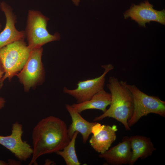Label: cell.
I'll use <instances>...</instances> for the list:
<instances>
[{"mask_svg":"<svg viewBox=\"0 0 165 165\" xmlns=\"http://www.w3.org/2000/svg\"><path fill=\"white\" fill-rule=\"evenodd\" d=\"M68 128L64 121L55 116H50L39 121L32 132L33 153L29 165L36 164L37 160L42 155L63 149L71 139Z\"/></svg>","mask_w":165,"mask_h":165,"instance_id":"obj_1","label":"cell"},{"mask_svg":"<svg viewBox=\"0 0 165 165\" xmlns=\"http://www.w3.org/2000/svg\"><path fill=\"white\" fill-rule=\"evenodd\" d=\"M127 83V81H119L114 76L109 77L106 86L111 94L110 107L103 114L95 117L94 121L111 117L121 122L127 130H130L128 121L133 113L134 102L132 95Z\"/></svg>","mask_w":165,"mask_h":165,"instance_id":"obj_2","label":"cell"},{"mask_svg":"<svg viewBox=\"0 0 165 165\" xmlns=\"http://www.w3.org/2000/svg\"><path fill=\"white\" fill-rule=\"evenodd\" d=\"M31 51L24 39L15 41L0 49V62L4 72L0 82L1 86L5 79L10 80L22 70Z\"/></svg>","mask_w":165,"mask_h":165,"instance_id":"obj_3","label":"cell"},{"mask_svg":"<svg viewBox=\"0 0 165 165\" xmlns=\"http://www.w3.org/2000/svg\"><path fill=\"white\" fill-rule=\"evenodd\" d=\"M49 18L40 12L34 10L28 11L24 31L28 46L31 50L42 47L49 42L59 40L60 34H51L47 29Z\"/></svg>","mask_w":165,"mask_h":165,"instance_id":"obj_4","label":"cell"},{"mask_svg":"<svg viewBox=\"0 0 165 165\" xmlns=\"http://www.w3.org/2000/svg\"><path fill=\"white\" fill-rule=\"evenodd\" d=\"M127 86L133 96L134 110L132 116L128 121L130 127L143 116L150 113L165 117V101L159 97L150 96L139 89L135 85L127 83Z\"/></svg>","mask_w":165,"mask_h":165,"instance_id":"obj_5","label":"cell"},{"mask_svg":"<svg viewBox=\"0 0 165 165\" xmlns=\"http://www.w3.org/2000/svg\"><path fill=\"white\" fill-rule=\"evenodd\" d=\"M43 51L42 47L31 50L26 63L16 75L26 91L43 80L44 72L42 61Z\"/></svg>","mask_w":165,"mask_h":165,"instance_id":"obj_6","label":"cell"},{"mask_svg":"<svg viewBox=\"0 0 165 165\" xmlns=\"http://www.w3.org/2000/svg\"><path fill=\"white\" fill-rule=\"evenodd\" d=\"M104 69L103 74L94 78L79 81L77 84V87L73 90L65 87L63 92L74 98L77 103H80L90 100L96 94L104 89L107 74L114 68V66L108 64L101 66Z\"/></svg>","mask_w":165,"mask_h":165,"instance_id":"obj_7","label":"cell"},{"mask_svg":"<svg viewBox=\"0 0 165 165\" xmlns=\"http://www.w3.org/2000/svg\"><path fill=\"white\" fill-rule=\"evenodd\" d=\"M22 125L16 122L12 127L11 133L7 136L0 135V144L10 151L18 160L25 161L31 157L32 148L22 139Z\"/></svg>","mask_w":165,"mask_h":165,"instance_id":"obj_8","label":"cell"},{"mask_svg":"<svg viewBox=\"0 0 165 165\" xmlns=\"http://www.w3.org/2000/svg\"><path fill=\"white\" fill-rule=\"evenodd\" d=\"M153 6L146 0L138 5L132 4L130 8L125 12V19L130 17L139 24L145 27L147 23L155 21L163 24H165L164 9L158 11L153 8Z\"/></svg>","mask_w":165,"mask_h":165,"instance_id":"obj_9","label":"cell"},{"mask_svg":"<svg viewBox=\"0 0 165 165\" xmlns=\"http://www.w3.org/2000/svg\"><path fill=\"white\" fill-rule=\"evenodd\" d=\"M117 130L115 125L111 126L96 123L91 129L93 135L89 141L91 146L99 153L104 152L115 141Z\"/></svg>","mask_w":165,"mask_h":165,"instance_id":"obj_10","label":"cell"},{"mask_svg":"<svg viewBox=\"0 0 165 165\" xmlns=\"http://www.w3.org/2000/svg\"><path fill=\"white\" fill-rule=\"evenodd\" d=\"M0 8L5 15V27L0 33V49L15 41L25 38L24 31L18 30L15 26L16 16L11 7L4 2L0 4Z\"/></svg>","mask_w":165,"mask_h":165,"instance_id":"obj_11","label":"cell"},{"mask_svg":"<svg viewBox=\"0 0 165 165\" xmlns=\"http://www.w3.org/2000/svg\"><path fill=\"white\" fill-rule=\"evenodd\" d=\"M131 156L130 137L127 136L123 137L121 142L99 155V157L112 165L129 164Z\"/></svg>","mask_w":165,"mask_h":165,"instance_id":"obj_12","label":"cell"},{"mask_svg":"<svg viewBox=\"0 0 165 165\" xmlns=\"http://www.w3.org/2000/svg\"><path fill=\"white\" fill-rule=\"evenodd\" d=\"M65 108L72 119V123L68 128V134L70 139L72 138L74 133L77 131L81 134L82 142L85 143L91 134L92 127L97 122H89L86 120L71 105L66 104Z\"/></svg>","mask_w":165,"mask_h":165,"instance_id":"obj_13","label":"cell"},{"mask_svg":"<svg viewBox=\"0 0 165 165\" xmlns=\"http://www.w3.org/2000/svg\"><path fill=\"white\" fill-rule=\"evenodd\" d=\"M130 140L132 150L130 165H133L139 158L145 159L156 150L149 138L137 135L130 137Z\"/></svg>","mask_w":165,"mask_h":165,"instance_id":"obj_14","label":"cell"},{"mask_svg":"<svg viewBox=\"0 0 165 165\" xmlns=\"http://www.w3.org/2000/svg\"><path fill=\"white\" fill-rule=\"evenodd\" d=\"M111 94L102 90L95 94L90 100L80 103H74L71 106L78 112L81 113L88 109H96L104 112L111 101Z\"/></svg>","mask_w":165,"mask_h":165,"instance_id":"obj_15","label":"cell"},{"mask_svg":"<svg viewBox=\"0 0 165 165\" xmlns=\"http://www.w3.org/2000/svg\"><path fill=\"white\" fill-rule=\"evenodd\" d=\"M79 133L75 131L68 145L62 150L56 152L64 159L67 165L81 164L76 155L75 148V141Z\"/></svg>","mask_w":165,"mask_h":165,"instance_id":"obj_16","label":"cell"},{"mask_svg":"<svg viewBox=\"0 0 165 165\" xmlns=\"http://www.w3.org/2000/svg\"><path fill=\"white\" fill-rule=\"evenodd\" d=\"M6 101L5 99L2 97H0V110L4 106Z\"/></svg>","mask_w":165,"mask_h":165,"instance_id":"obj_17","label":"cell"},{"mask_svg":"<svg viewBox=\"0 0 165 165\" xmlns=\"http://www.w3.org/2000/svg\"><path fill=\"white\" fill-rule=\"evenodd\" d=\"M1 64L0 62V82L1 81L2 78L3 76L2 75L3 73H4V72L3 70H2L1 68Z\"/></svg>","mask_w":165,"mask_h":165,"instance_id":"obj_18","label":"cell"},{"mask_svg":"<svg viewBox=\"0 0 165 165\" xmlns=\"http://www.w3.org/2000/svg\"><path fill=\"white\" fill-rule=\"evenodd\" d=\"M72 1L74 4H75L76 6L78 5L80 2V0H72Z\"/></svg>","mask_w":165,"mask_h":165,"instance_id":"obj_19","label":"cell"},{"mask_svg":"<svg viewBox=\"0 0 165 165\" xmlns=\"http://www.w3.org/2000/svg\"><path fill=\"white\" fill-rule=\"evenodd\" d=\"M10 164L9 163H6L4 161L0 160V165H8Z\"/></svg>","mask_w":165,"mask_h":165,"instance_id":"obj_20","label":"cell"},{"mask_svg":"<svg viewBox=\"0 0 165 165\" xmlns=\"http://www.w3.org/2000/svg\"><path fill=\"white\" fill-rule=\"evenodd\" d=\"M1 28H2V25H1V24L0 23V31H1Z\"/></svg>","mask_w":165,"mask_h":165,"instance_id":"obj_21","label":"cell"}]
</instances>
